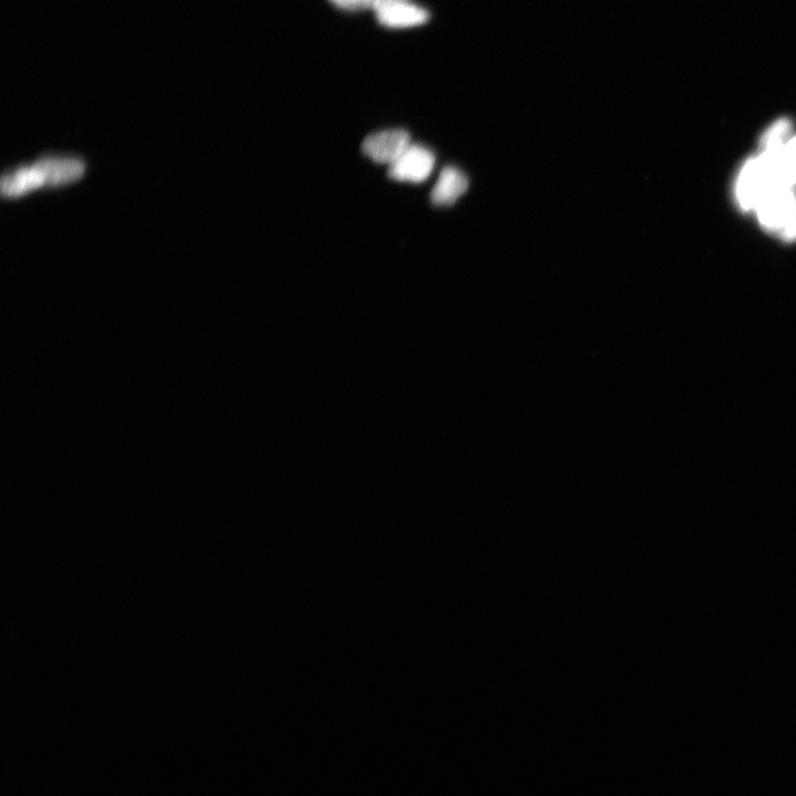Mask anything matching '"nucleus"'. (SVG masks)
Returning a JSON list of instances; mask_svg holds the SVG:
<instances>
[{
	"mask_svg": "<svg viewBox=\"0 0 796 796\" xmlns=\"http://www.w3.org/2000/svg\"><path fill=\"white\" fill-rule=\"evenodd\" d=\"M756 211L763 228L782 232L796 216V195L792 188H773L761 199Z\"/></svg>",
	"mask_w": 796,
	"mask_h": 796,
	"instance_id": "obj_1",
	"label": "nucleus"
},
{
	"mask_svg": "<svg viewBox=\"0 0 796 796\" xmlns=\"http://www.w3.org/2000/svg\"><path fill=\"white\" fill-rule=\"evenodd\" d=\"M436 163L434 153L420 144H411L390 165L389 176L398 182L423 183L433 173Z\"/></svg>",
	"mask_w": 796,
	"mask_h": 796,
	"instance_id": "obj_2",
	"label": "nucleus"
},
{
	"mask_svg": "<svg viewBox=\"0 0 796 796\" xmlns=\"http://www.w3.org/2000/svg\"><path fill=\"white\" fill-rule=\"evenodd\" d=\"M771 177L759 157H753L742 167L737 183V198L743 211L756 209L761 199L773 190Z\"/></svg>",
	"mask_w": 796,
	"mask_h": 796,
	"instance_id": "obj_3",
	"label": "nucleus"
},
{
	"mask_svg": "<svg viewBox=\"0 0 796 796\" xmlns=\"http://www.w3.org/2000/svg\"><path fill=\"white\" fill-rule=\"evenodd\" d=\"M411 144V136L407 131L384 130L369 135L363 141L362 152L376 163L391 165Z\"/></svg>",
	"mask_w": 796,
	"mask_h": 796,
	"instance_id": "obj_4",
	"label": "nucleus"
},
{
	"mask_svg": "<svg viewBox=\"0 0 796 796\" xmlns=\"http://www.w3.org/2000/svg\"><path fill=\"white\" fill-rule=\"evenodd\" d=\"M379 22L387 28L401 29L425 25L429 18L427 10L408 2V0H389L374 10Z\"/></svg>",
	"mask_w": 796,
	"mask_h": 796,
	"instance_id": "obj_5",
	"label": "nucleus"
},
{
	"mask_svg": "<svg viewBox=\"0 0 796 796\" xmlns=\"http://www.w3.org/2000/svg\"><path fill=\"white\" fill-rule=\"evenodd\" d=\"M43 185L57 186L78 180L85 173V164L77 159L46 157L33 165Z\"/></svg>",
	"mask_w": 796,
	"mask_h": 796,
	"instance_id": "obj_6",
	"label": "nucleus"
},
{
	"mask_svg": "<svg viewBox=\"0 0 796 796\" xmlns=\"http://www.w3.org/2000/svg\"><path fill=\"white\" fill-rule=\"evenodd\" d=\"M467 176L453 166H447L438 177L431 198L436 206L455 204L468 190Z\"/></svg>",
	"mask_w": 796,
	"mask_h": 796,
	"instance_id": "obj_7",
	"label": "nucleus"
},
{
	"mask_svg": "<svg viewBox=\"0 0 796 796\" xmlns=\"http://www.w3.org/2000/svg\"><path fill=\"white\" fill-rule=\"evenodd\" d=\"M41 185L43 183H41L33 166H31L22 167V169L4 175L0 188H2V193L5 196H19L33 191Z\"/></svg>",
	"mask_w": 796,
	"mask_h": 796,
	"instance_id": "obj_8",
	"label": "nucleus"
},
{
	"mask_svg": "<svg viewBox=\"0 0 796 796\" xmlns=\"http://www.w3.org/2000/svg\"><path fill=\"white\" fill-rule=\"evenodd\" d=\"M792 125L788 119L775 122L761 139L762 153L778 154L789 142Z\"/></svg>",
	"mask_w": 796,
	"mask_h": 796,
	"instance_id": "obj_9",
	"label": "nucleus"
},
{
	"mask_svg": "<svg viewBox=\"0 0 796 796\" xmlns=\"http://www.w3.org/2000/svg\"><path fill=\"white\" fill-rule=\"evenodd\" d=\"M778 187L792 188L796 185V136L790 139L783 150L777 172Z\"/></svg>",
	"mask_w": 796,
	"mask_h": 796,
	"instance_id": "obj_10",
	"label": "nucleus"
},
{
	"mask_svg": "<svg viewBox=\"0 0 796 796\" xmlns=\"http://www.w3.org/2000/svg\"><path fill=\"white\" fill-rule=\"evenodd\" d=\"M335 6L351 10V12H358V10L373 9L380 4L384 3L383 0H330Z\"/></svg>",
	"mask_w": 796,
	"mask_h": 796,
	"instance_id": "obj_11",
	"label": "nucleus"
},
{
	"mask_svg": "<svg viewBox=\"0 0 796 796\" xmlns=\"http://www.w3.org/2000/svg\"><path fill=\"white\" fill-rule=\"evenodd\" d=\"M782 238L785 242H793V240H796V216L790 225L782 230Z\"/></svg>",
	"mask_w": 796,
	"mask_h": 796,
	"instance_id": "obj_12",
	"label": "nucleus"
}]
</instances>
